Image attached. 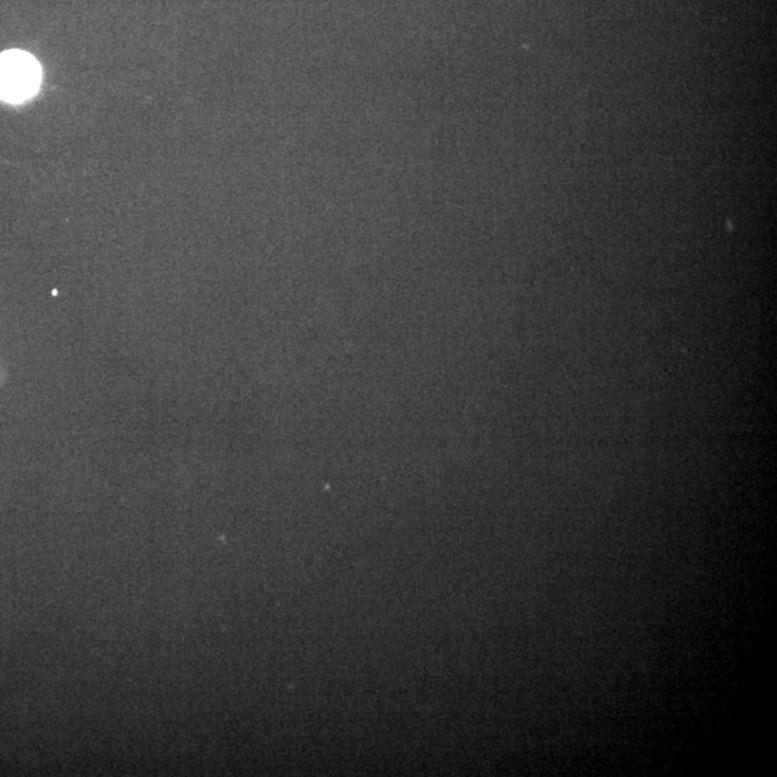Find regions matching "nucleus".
I'll return each instance as SVG.
<instances>
[{"instance_id":"obj_1","label":"nucleus","mask_w":777,"mask_h":777,"mask_svg":"<svg viewBox=\"0 0 777 777\" xmlns=\"http://www.w3.org/2000/svg\"><path fill=\"white\" fill-rule=\"evenodd\" d=\"M41 84V67L28 52L0 54V98L9 103L28 100Z\"/></svg>"}]
</instances>
